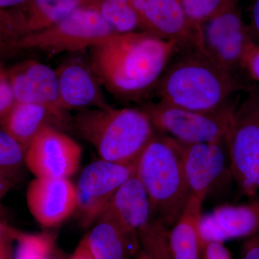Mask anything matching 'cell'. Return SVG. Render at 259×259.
I'll return each instance as SVG.
<instances>
[{
  "label": "cell",
  "mask_w": 259,
  "mask_h": 259,
  "mask_svg": "<svg viewBox=\"0 0 259 259\" xmlns=\"http://www.w3.org/2000/svg\"><path fill=\"white\" fill-rule=\"evenodd\" d=\"M202 259H233V257L224 243L209 242L202 246Z\"/></svg>",
  "instance_id": "cell-28"
},
{
  "label": "cell",
  "mask_w": 259,
  "mask_h": 259,
  "mask_svg": "<svg viewBox=\"0 0 259 259\" xmlns=\"http://www.w3.org/2000/svg\"><path fill=\"white\" fill-rule=\"evenodd\" d=\"M250 24L248 25L253 37H259V0H253L250 8Z\"/></svg>",
  "instance_id": "cell-32"
},
{
  "label": "cell",
  "mask_w": 259,
  "mask_h": 259,
  "mask_svg": "<svg viewBox=\"0 0 259 259\" xmlns=\"http://www.w3.org/2000/svg\"><path fill=\"white\" fill-rule=\"evenodd\" d=\"M135 258H136V259H148L147 255L145 254L144 252L141 249L140 250V251L137 253V255L135 256Z\"/></svg>",
  "instance_id": "cell-35"
},
{
  "label": "cell",
  "mask_w": 259,
  "mask_h": 259,
  "mask_svg": "<svg viewBox=\"0 0 259 259\" xmlns=\"http://www.w3.org/2000/svg\"><path fill=\"white\" fill-rule=\"evenodd\" d=\"M15 241L18 242L14 259H49L52 240L48 236H32L15 231Z\"/></svg>",
  "instance_id": "cell-26"
},
{
  "label": "cell",
  "mask_w": 259,
  "mask_h": 259,
  "mask_svg": "<svg viewBox=\"0 0 259 259\" xmlns=\"http://www.w3.org/2000/svg\"><path fill=\"white\" fill-rule=\"evenodd\" d=\"M99 220L110 221L135 235L139 234L140 228L151 221L148 194L136 175L116 191Z\"/></svg>",
  "instance_id": "cell-17"
},
{
  "label": "cell",
  "mask_w": 259,
  "mask_h": 259,
  "mask_svg": "<svg viewBox=\"0 0 259 259\" xmlns=\"http://www.w3.org/2000/svg\"><path fill=\"white\" fill-rule=\"evenodd\" d=\"M29 212L40 226L53 228L76 213L78 194L69 179L35 177L26 191Z\"/></svg>",
  "instance_id": "cell-14"
},
{
  "label": "cell",
  "mask_w": 259,
  "mask_h": 259,
  "mask_svg": "<svg viewBox=\"0 0 259 259\" xmlns=\"http://www.w3.org/2000/svg\"><path fill=\"white\" fill-rule=\"evenodd\" d=\"M90 49L91 68L101 85L119 100L140 101L155 90L180 45L134 31L113 34Z\"/></svg>",
  "instance_id": "cell-1"
},
{
  "label": "cell",
  "mask_w": 259,
  "mask_h": 259,
  "mask_svg": "<svg viewBox=\"0 0 259 259\" xmlns=\"http://www.w3.org/2000/svg\"><path fill=\"white\" fill-rule=\"evenodd\" d=\"M83 238L94 259H131L141 249L139 234L127 233L106 220H99Z\"/></svg>",
  "instance_id": "cell-19"
},
{
  "label": "cell",
  "mask_w": 259,
  "mask_h": 259,
  "mask_svg": "<svg viewBox=\"0 0 259 259\" xmlns=\"http://www.w3.org/2000/svg\"><path fill=\"white\" fill-rule=\"evenodd\" d=\"M131 3L141 31L175 40L180 49L194 48L204 54L202 27L198 28L190 21L180 0H131Z\"/></svg>",
  "instance_id": "cell-11"
},
{
  "label": "cell",
  "mask_w": 259,
  "mask_h": 259,
  "mask_svg": "<svg viewBox=\"0 0 259 259\" xmlns=\"http://www.w3.org/2000/svg\"><path fill=\"white\" fill-rule=\"evenodd\" d=\"M10 228V226H7L4 223L0 222V233L8 231Z\"/></svg>",
  "instance_id": "cell-36"
},
{
  "label": "cell",
  "mask_w": 259,
  "mask_h": 259,
  "mask_svg": "<svg viewBox=\"0 0 259 259\" xmlns=\"http://www.w3.org/2000/svg\"><path fill=\"white\" fill-rule=\"evenodd\" d=\"M16 102L44 106L63 128L71 127V119L61 103L56 70L35 61L17 65L7 74Z\"/></svg>",
  "instance_id": "cell-12"
},
{
  "label": "cell",
  "mask_w": 259,
  "mask_h": 259,
  "mask_svg": "<svg viewBox=\"0 0 259 259\" xmlns=\"http://www.w3.org/2000/svg\"><path fill=\"white\" fill-rule=\"evenodd\" d=\"M136 175L148 194L151 221L170 229L192 194L176 140L155 134L139 156Z\"/></svg>",
  "instance_id": "cell-3"
},
{
  "label": "cell",
  "mask_w": 259,
  "mask_h": 259,
  "mask_svg": "<svg viewBox=\"0 0 259 259\" xmlns=\"http://www.w3.org/2000/svg\"><path fill=\"white\" fill-rule=\"evenodd\" d=\"M82 0H28L5 14L3 25L17 38L49 28L81 8Z\"/></svg>",
  "instance_id": "cell-18"
},
{
  "label": "cell",
  "mask_w": 259,
  "mask_h": 259,
  "mask_svg": "<svg viewBox=\"0 0 259 259\" xmlns=\"http://www.w3.org/2000/svg\"><path fill=\"white\" fill-rule=\"evenodd\" d=\"M203 201L191 194L185 210L168 233V244L173 259H202L199 233Z\"/></svg>",
  "instance_id": "cell-20"
},
{
  "label": "cell",
  "mask_w": 259,
  "mask_h": 259,
  "mask_svg": "<svg viewBox=\"0 0 259 259\" xmlns=\"http://www.w3.org/2000/svg\"><path fill=\"white\" fill-rule=\"evenodd\" d=\"M71 127L95 148L101 159L116 163L139 159L156 134L142 109H83L71 119Z\"/></svg>",
  "instance_id": "cell-4"
},
{
  "label": "cell",
  "mask_w": 259,
  "mask_h": 259,
  "mask_svg": "<svg viewBox=\"0 0 259 259\" xmlns=\"http://www.w3.org/2000/svg\"><path fill=\"white\" fill-rule=\"evenodd\" d=\"M16 101L10 87L9 80L4 71L0 72V125L9 115Z\"/></svg>",
  "instance_id": "cell-27"
},
{
  "label": "cell",
  "mask_w": 259,
  "mask_h": 259,
  "mask_svg": "<svg viewBox=\"0 0 259 259\" xmlns=\"http://www.w3.org/2000/svg\"><path fill=\"white\" fill-rule=\"evenodd\" d=\"M82 150L60 129L47 126L29 145L25 165L35 177L70 179L78 171Z\"/></svg>",
  "instance_id": "cell-10"
},
{
  "label": "cell",
  "mask_w": 259,
  "mask_h": 259,
  "mask_svg": "<svg viewBox=\"0 0 259 259\" xmlns=\"http://www.w3.org/2000/svg\"><path fill=\"white\" fill-rule=\"evenodd\" d=\"M115 33L98 13L81 7L49 28L17 38L11 46L56 55L90 49Z\"/></svg>",
  "instance_id": "cell-7"
},
{
  "label": "cell",
  "mask_w": 259,
  "mask_h": 259,
  "mask_svg": "<svg viewBox=\"0 0 259 259\" xmlns=\"http://www.w3.org/2000/svg\"><path fill=\"white\" fill-rule=\"evenodd\" d=\"M59 80L61 103L65 110L106 108L101 83L92 68L79 61L62 64L55 69Z\"/></svg>",
  "instance_id": "cell-16"
},
{
  "label": "cell",
  "mask_w": 259,
  "mask_h": 259,
  "mask_svg": "<svg viewBox=\"0 0 259 259\" xmlns=\"http://www.w3.org/2000/svg\"><path fill=\"white\" fill-rule=\"evenodd\" d=\"M237 1L239 0H180L187 16L198 28Z\"/></svg>",
  "instance_id": "cell-25"
},
{
  "label": "cell",
  "mask_w": 259,
  "mask_h": 259,
  "mask_svg": "<svg viewBox=\"0 0 259 259\" xmlns=\"http://www.w3.org/2000/svg\"><path fill=\"white\" fill-rule=\"evenodd\" d=\"M233 180L242 194L253 197L259 191V87L248 89L236 107L227 136Z\"/></svg>",
  "instance_id": "cell-5"
},
{
  "label": "cell",
  "mask_w": 259,
  "mask_h": 259,
  "mask_svg": "<svg viewBox=\"0 0 259 259\" xmlns=\"http://www.w3.org/2000/svg\"><path fill=\"white\" fill-rule=\"evenodd\" d=\"M177 144L192 195L204 202L220 183L233 180L227 141Z\"/></svg>",
  "instance_id": "cell-13"
},
{
  "label": "cell",
  "mask_w": 259,
  "mask_h": 259,
  "mask_svg": "<svg viewBox=\"0 0 259 259\" xmlns=\"http://www.w3.org/2000/svg\"><path fill=\"white\" fill-rule=\"evenodd\" d=\"M169 229L157 221H150L140 228L141 250L148 259H173L168 244Z\"/></svg>",
  "instance_id": "cell-23"
},
{
  "label": "cell",
  "mask_w": 259,
  "mask_h": 259,
  "mask_svg": "<svg viewBox=\"0 0 259 259\" xmlns=\"http://www.w3.org/2000/svg\"><path fill=\"white\" fill-rule=\"evenodd\" d=\"M14 185V180L0 173V200L13 188Z\"/></svg>",
  "instance_id": "cell-33"
},
{
  "label": "cell",
  "mask_w": 259,
  "mask_h": 259,
  "mask_svg": "<svg viewBox=\"0 0 259 259\" xmlns=\"http://www.w3.org/2000/svg\"><path fill=\"white\" fill-rule=\"evenodd\" d=\"M167 66L155 88L160 101L199 112H215L231 105L233 94L244 85L194 48L182 49Z\"/></svg>",
  "instance_id": "cell-2"
},
{
  "label": "cell",
  "mask_w": 259,
  "mask_h": 259,
  "mask_svg": "<svg viewBox=\"0 0 259 259\" xmlns=\"http://www.w3.org/2000/svg\"><path fill=\"white\" fill-rule=\"evenodd\" d=\"M243 69L259 82V44L254 42L245 57Z\"/></svg>",
  "instance_id": "cell-29"
},
{
  "label": "cell",
  "mask_w": 259,
  "mask_h": 259,
  "mask_svg": "<svg viewBox=\"0 0 259 259\" xmlns=\"http://www.w3.org/2000/svg\"><path fill=\"white\" fill-rule=\"evenodd\" d=\"M241 259H259V234L247 238L242 246Z\"/></svg>",
  "instance_id": "cell-31"
},
{
  "label": "cell",
  "mask_w": 259,
  "mask_h": 259,
  "mask_svg": "<svg viewBox=\"0 0 259 259\" xmlns=\"http://www.w3.org/2000/svg\"><path fill=\"white\" fill-rule=\"evenodd\" d=\"M60 129L61 125L46 107L37 104L16 102L9 115L0 125L25 150L34 138L47 126Z\"/></svg>",
  "instance_id": "cell-21"
},
{
  "label": "cell",
  "mask_w": 259,
  "mask_h": 259,
  "mask_svg": "<svg viewBox=\"0 0 259 259\" xmlns=\"http://www.w3.org/2000/svg\"><path fill=\"white\" fill-rule=\"evenodd\" d=\"M81 7L96 11L117 33L139 29V19L131 0H82Z\"/></svg>",
  "instance_id": "cell-22"
},
{
  "label": "cell",
  "mask_w": 259,
  "mask_h": 259,
  "mask_svg": "<svg viewBox=\"0 0 259 259\" xmlns=\"http://www.w3.org/2000/svg\"><path fill=\"white\" fill-rule=\"evenodd\" d=\"M254 42L249 26L243 20L239 1L202 25L204 54L233 76L243 69L245 57Z\"/></svg>",
  "instance_id": "cell-8"
},
{
  "label": "cell",
  "mask_w": 259,
  "mask_h": 259,
  "mask_svg": "<svg viewBox=\"0 0 259 259\" xmlns=\"http://www.w3.org/2000/svg\"><path fill=\"white\" fill-rule=\"evenodd\" d=\"M3 71V69H2V68H1V67H0V72H1V71Z\"/></svg>",
  "instance_id": "cell-37"
},
{
  "label": "cell",
  "mask_w": 259,
  "mask_h": 259,
  "mask_svg": "<svg viewBox=\"0 0 259 259\" xmlns=\"http://www.w3.org/2000/svg\"><path fill=\"white\" fill-rule=\"evenodd\" d=\"M236 104L215 112H199L164 102H148L142 110L155 131L186 144L227 141Z\"/></svg>",
  "instance_id": "cell-6"
},
{
  "label": "cell",
  "mask_w": 259,
  "mask_h": 259,
  "mask_svg": "<svg viewBox=\"0 0 259 259\" xmlns=\"http://www.w3.org/2000/svg\"><path fill=\"white\" fill-rule=\"evenodd\" d=\"M26 150L6 131L0 129V173L14 180L25 164Z\"/></svg>",
  "instance_id": "cell-24"
},
{
  "label": "cell",
  "mask_w": 259,
  "mask_h": 259,
  "mask_svg": "<svg viewBox=\"0 0 259 259\" xmlns=\"http://www.w3.org/2000/svg\"><path fill=\"white\" fill-rule=\"evenodd\" d=\"M202 244L259 234V201L249 204H223L202 214L199 222Z\"/></svg>",
  "instance_id": "cell-15"
},
{
  "label": "cell",
  "mask_w": 259,
  "mask_h": 259,
  "mask_svg": "<svg viewBox=\"0 0 259 259\" xmlns=\"http://www.w3.org/2000/svg\"><path fill=\"white\" fill-rule=\"evenodd\" d=\"M138 161L116 163L98 160L80 174L76 187L81 226L88 228L97 222L116 191L136 173Z\"/></svg>",
  "instance_id": "cell-9"
},
{
  "label": "cell",
  "mask_w": 259,
  "mask_h": 259,
  "mask_svg": "<svg viewBox=\"0 0 259 259\" xmlns=\"http://www.w3.org/2000/svg\"><path fill=\"white\" fill-rule=\"evenodd\" d=\"M28 0H0V10L13 8V10L23 6Z\"/></svg>",
  "instance_id": "cell-34"
},
{
  "label": "cell",
  "mask_w": 259,
  "mask_h": 259,
  "mask_svg": "<svg viewBox=\"0 0 259 259\" xmlns=\"http://www.w3.org/2000/svg\"><path fill=\"white\" fill-rule=\"evenodd\" d=\"M15 231L14 228H10L0 233V259H14L12 243L15 241Z\"/></svg>",
  "instance_id": "cell-30"
}]
</instances>
